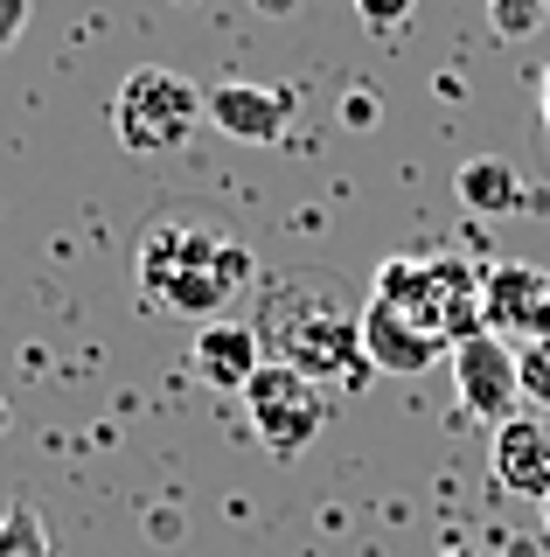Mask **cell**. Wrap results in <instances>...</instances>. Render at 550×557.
<instances>
[{"mask_svg":"<svg viewBox=\"0 0 550 557\" xmlns=\"http://www.w3.org/2000/svg\"><path fill=\"white\" fill-rule=\"evenodd\" d=\"M133 278H140L147 307L175 313V321H223L230 300H245L258 278V251L251 237L230 223V209L216 202H161L140 231L133 251Z\"/></svg>","mask_w":550,"mask_h":557,"instance_id":"cell-1","label":"cell"},{"mask_svg":"<svg viewBox=\"0 0 550 557\" xmlns=\"http://www.w3.org/2000/svg\"><path fill=\"white\" fill-rule=\"evenodd\" d=\"M251 335L265 348V362H286L321 391H363L376 376L363 356V307H349V293L328 272H286L258 293Z\"/></svg>","mask_w":550,"mask_h":557,"instance_id":"cell-2","label":"cell"},{"mask_svg":"<svg viewBox=\"0 0 550 557\" xmlns=\"http://www.w3.org/2000/svg\"><path fill=\"white\" fill-rule=\"evenodd\" d=\"M376 300L404 307L418 327H433L439 342H467L488 335V313H480V272L467 258H384L376 265Z\"/></svg>","mask_w":550,"mask_h":557,"instance_id":"cell-3","label":"cell"},{"mask_svg":"<svg viewBox=\"0 0 550 557\" xmlns=\"http://www.w3.org/2000/svg\"><path fill=\"white\" fill-rule=\"evenodd\" d=\"M196 126H210L202 119V91L182 77V70H133L126 84H118L112 98V133L126 153H175L196 139Z\"/></svg>","mask_w":550,"mask_h":557,"instance_id":"cell-4","label":"cell"},{"mask_svg":"<svg viewBox=\"0 0 550 557\" xmlns=\"http://www.w3.org/2000/svg\"><path fill=\"white\" fill-rule=\"evenodd\" d=\"M328 411H335V397L321 391V383H307L300 370H286V362H265V370L245 383V418H251L258 446H265L272 460H300V453L328 432Z\"/></svg>","mask_w":550,"mask_h":557,"instance_id":"cell-5","label":"cell"},{"mask_svg":"<svg viewBox=\"0 0 550 557\" xmlns=\"http://www.w3.org/2000/svg\"><path fill=\"white\" fill-rule=\"evenodd\" d=\"M453 391H460V411L480 418V425H502L515 418V397H523V376H515V348L502 335H467L453 348Z\"/></svg>","mask_w":550,"mask_h":557,"instance_id":"cell-6","label":"cell"},{"mask_svg":"<svg viewBox=\"0 0 550 557\" xmlns=\"http://www.w3.org/2000/svg\"><path fill=\"white\" fill-rule=\"evenodd\" d=\"M480 313H488V335H523L543 342L550 335V272L523 265V258H502V265L480 272Z\"/></svg>","mask_w":550,"mask_h":557,"instance_id":"cell-7","label":"cell"},{"mask_svg":"<svg viewBox=\"0 0 550 557\" xmlns=\"http://www.w3.org/2000/svg\"><path fill=\"white\" fill-rule=\"evenodd\" d=\"M202 119L223 139L279 147L293 133V91H272V84H216V91H202Z\"/></svg>","mask_w":550,"mask_h":557,"instance_id":"cell-8","label":"cell"},{"mask_svg":"<svg viewBox=\"0 0 550 557\" xmlns=\"http://www.w3.org/2000/svg\"><path fill=\"white\" fill-rule=\"evenodd\" d=\"M363 356H370V370H384V376H425L446 356V342L433 335V327H418L404 307H390V300L370 293V307H363Z\"/></svg>","mask_w":550,"mask_h":557,"instance_id":"cell-9","label":"cell"},{"mask_svg":"<svg viewBox=\"0 0 550 557\" xmlns=\"http://www.w3.org/2000/svg\"><path fill=\"white\" fill-rule=\"evenodd\" d=\"M488 474H495V487H509V495L543 502L550 495V418H529V411L502 418L495 440H488Z\"/></svg>","mask_w":550,"mask_h":557,"instance_id":"cell-10","label":"cell"},{"mask_svg":"<svg viewBox=\"0 0 550 557\" xmlns=\"http://www.w3.org/2000/svg\"><path fill=\"white\" fill-rule=\"evenodd\" d=\"M188 370H196L210 391H237L245 397V383L265 370V348H258V335H251V321H202L196 335H188Z\"/></svg>","mask_w":550,"mask_h":557,"instance_id":"cell-11","label":"cell"},{"mask_svg":"<svg viewBox=\"0 0 550 557\" xmlns=\"http://www.w3.org/2000/svg\"><path fill=\"white\" fill-rule=\"evenodd\" d=\"M453 196L460 209H474V216H515V209H529V188L523 174H515V161H502V153H474V161H460L453 174Z\"/></svg>","mask_w":550,"mask_h":557,"instance_id":"cell-12","label":"cell"},{"mask_svg":"<svg viewBox=\"0 0 550 557\" xmlns=\"http://www.w3.org/2000/svg\"><path fill=\"white\" fill-rule=\"evenodd\" d=\"M0 557H49V530H42L36 502H14L0 516Z\"/></svg>","mask_w":550,"mask_h":557,"instance_id":"cell-13","label":"cell"},{"mask_svg":"<svg viewBox=\"0 0 550 557\" xmlns=\"http://www.w3.org/2000/svg\"><path fill=\"white\" fill-rule=\"evenodd\" d=\"M480 8H488V28L502 35V42H523V35L543 28L550 0H480Z\"/></svg>","mask_w":550,"mask_h":557,"instance_id":"cell-14","label":"cell"},{"mask_svg":"<svg viewBox=\"0 0 550 557\" xmlns=\"http://www.w3.org/2000/svg\"><path fill=\"white\" fill-rule=\"evenodd\" d=\"M515 376H523V397H529V405L550 411V335L515 348Z\"/></svg>","mask_w":550,"mask_h":557,"instance_id":"cell-15","label":"cell"},{"mask_svg":"<svg viewBox=\"0 0 550 557\" xmlns=\"http://www.w3.org/2000/svg\"><path fill=\"white\" fill-rule=\"evenodd\" d=\"M355 14H363V28L390 35V28H404L411 14H418V0H355Z\"/></svg>","mask_w":550,"mask_h":557,"instance_id":"cell-16","label":"cell"},{"mask_svg":"<svg viewBox=\"0 0 550 557\" xmlns=\"http://www.w3.org/2000/svg\"><path fill=\"white\" fill-rule=\"evenodd\" d=\"M28 28V0H0V49H14Z\"/></svg>","mask_w":550,"mask_h":557,"instance_id":"cell-17","label":"cell"},{"mask_svg":"<svg viewBox=\"0 0 550 557\" xmlns=\"http://www.w3.org/2000/svg\"><path fill=\"white\" fill-rule=\"evenodd\" d=\"M370 119H376V104H370V91H355V98H349V126H370Z\"/></svg>","mask_w":550,"mask_h":557,"instance_id":"cell-18","label":"cell"},{"mask_svg":"<svg viewBox=\"0 0 550 557\" xmlns=\"http://www.w3.org/2000/svg\"><path fill=\"white\" fill-rule=\"evenodd\" d=\"M537 104H543V133H550V70H543V84H537Z\"/></svg>","mask_w":550,"mask_h":557,"instance_id":"cell-19","label":"cell"},{"mask_svg":"<svg viewBox=\"0 0 550 557\" xmlns=\"http://www.w3.org/2000/svg\"><path fill=\"white\" fill-rule=\"evenodd\" d=\"M258 8H265V14H293L300 0H258Z\"/></svg>","mask_w":550,"mask_h":557,"instance_id":"cell-20","label":"cell"},{"mask_svg":"<svg viewBox=\"0 0 550 557\" xmlns=\"http://www.w3.org/2000/svg\"><path fill=\"white\" fill-rule=\"evenodd\" d=\"M433 557H474V550H467V544H439Z\"/></svg>","mask_w":550,"mask_h":557,"instance_id":"cell-21","label":"cell"},{"mask_svg":"<svg viewBox=\"0 0 550 557\" xmlns=\"http://www.w3.org/2000/svg\"><path fill=\"white\" fill-rule=\"evenodd\" d=\"M537 509H543V530H550V495H543V502H537Z\"/></svg>","mask_w":550,"mask_h":557,"instance_id":"cell-22","label":"cell"},{"mask_svg":"<svg viewBox=\"0 0 550 557\" xmlns=\"http://www.w3.org/2000/svg\"><path fill=\"white\" fill-rule=\"evenodd\" d=\"M0 432H8V397H0Z\"/></svg>","mask_w":550,"mask_h":557,"instance_id":"cell-23","label":"cell"}]
</instances>
